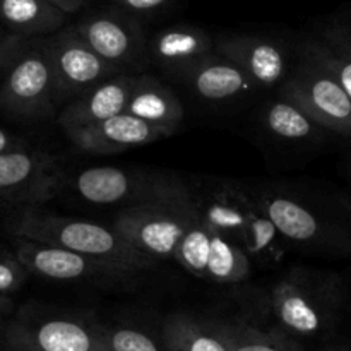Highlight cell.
<instances>
[{
  "instance_id": "22",
  "label": "cell",
  "mask_w": 351,
  "mask_h": 351,
  "mask_svg": "<svg viewBox=\"0 0 351 351\" xmlns=\"http://www.w3.org/2000/svg\"><path fill=\"white\" fill-rule=\"evenodd\" d=\"M165 345L170 351H230L213 322L189 314H171L163 324Z\"/></svg>"
},
{
  "instance_id": "31",
  "label": "cell",
  "mask_w": 351,
  "mask_h": 351,
  "mask_svg": "<svg viewBox=\"0 0 351 351\" xmlns=\"http://www.w3.org/2000/svg\"><path fill=\"white\" fill-rule=\"evenodd\" d=\"M26 41L27 40L9 33V31H0V74L7 71L10 62L16 58V55L19 53Z\"/></svg>"
},
{
  "instance_id": "28",
  "label": "cell",
  "mask_w": 351,
  "mask_h": 351,
  "mask_svg": "<svg viewBox=\"0 0 351 351\" xmlns=\"http://www.w3.org/2000/svg\"><path fill=\"white\" fill-rule=\"evenodd\" d=\"M27 269L19 263L16 254L0 249V295L10 297L19 291L27 280Z\"/></svg>"
},
{
  "instance_id": "14",
  "label": "cell",
  "mask_w": 351,
  "mask_h": 351,
  "mask_svg": "<svg viewBox=\"0 0 351 351\" xmlns=\"http://www.w3.org/2000/svg\"><path fill=\"white\" fill-rule=\"evenodd\" d=\"M215 51L242 67L259 88H278L290 75V53L281 41L261 34H221Z\"/></svg>"
},
{
  "instance_id": "27",
  "label": "cell",
  "mask_w": 351,
  "mask_h": 351,
  "mask_svg": "<svg viewBox=\"0 0 351 351\" xmlns=\"http://www.w3.org/2000/svg\"><path fill=\"white\" fill-rule=\"evenodd\" d=\"M300 53L307 55L329 72H332L351 98V57L339 53L322 40H307L300 47Z\"/></svg>"
},
{
  "instance_id": "13",
  "label": "cell",
  "mask_w": 351,
  "mask_h": 351,
  "mask_svg": "<svg viewBox=\"0 0 351 351\" xmlns=\"http://www.w3.org/2000/svg\"><path fill=\"white\" fill-rule=\"evenodd\" d=\"M185 184L189 204L195 219L242 245L247 219L254 202L249 189L215 178Z\"/></svg>"
},
{
  "instance_id": "9",
  "label": "cell",
  "mask_w": 351,
  "mask_h": 351,
  "mask_svg": "<svg viewBox=\"0 0 351 351\" xmlns=\"http://www.w3.org/2000/svg\"><path fill=\"white\" fill-rule=\"evenodd\" d=\"M0 345L27 351H103L96 324L21 311L0 331Z\"/></svg>"
},
{
  "instance_id": "7",
  "label": "cell",
  "mask_w": 351,
  "mask_h": 351,
  "mask_svg": "<svg viewBox=\"0 0 351 351\" xmlns=\"http://www.w3.org/2000/svg\"><path fill=\"white\" fill-rule=\"evenodd\" d=\"M69 184L75 195L89 204H125V208H129L171 197L180 187L182 178L141 173L115 167H93L79 171L72 180H67Z\"/></svg>"
},
{
  "instance_id": "20",
  "label": "cell",
  "mask_w": 351,
  "mask_h": 351,
  "mask_svg": "<svg viewBox=\"0 0 351 351\" xmlns=\"http://www.w3.org/2000/svg\"><path fill=\"white\" fill-rule=\"evenodd\" d=\"M201 99L211 103L232 101L257 89L254 79L235 62L215 51L185 81Z\"/></svg>"
},
{
  "instance_id": "35",
  "label": "cell",
  "mask_w": 351,
  "mask_h": 351,
  "mask_svg": "<svg viewBox=\"0 0 351 351\" xmlns=\"http://www.w3.org/2000/svg\"><path fill=\"white\" fill-rule=\"evenodd\" d=\"M2 346V345H0ZM2 351H27V350H19V348H9V346H2Z\"/></svg>"
},
{
  "instance_id": "30",
  "label": "cell",
  "mask_w": 351,
  "mask_h": 351,
  "mask_svg": "<svg viewBox=\"0 0 351 351\" xmlns=\"http://www.w3.org/2000/svg\"><path fill=\"white\" fill-rule=\"evenodd\" d=\"M321 40L339 53L351 57V19L338 21L326 27Z\"/></svg>"
},
{
  "instance_id": "3",
  "label": "cell",
  "mask_w": 351,
  "mask_h": 351,
  "mask_svg": "<svg viewBox=\"0 0 351 351\" xmlns=\"http://www.w3.org/2000/svg\"><path fill=\"white\" fill-rule=\"evenodd\" d=\"M194 218L189 204L187 184L182 180L171 197L123 208L117 215L112 228L134 249L160 263L175 261L185 230Z\"/></svg>"
},
{
  "instance_id": "6",
  "label": "cell",
  "mask_w": 351,
  "mask_h": 351,
  "mask_svg": "<svg viewBox=\"0 0 351 351\" xmlns=\"http://www.w3.org/2000/svg\"><path fill=\"white\" fill-rule=\"evenodd\" d=\"M71 24L88 47L122 72L141 69L147 62L149 38L143 21L117 7L93 9Z\"/></svg>"
},
{
  "instance_id": "29",
  "label": "cell",
  "mask_w": 351,
  "mask_h": 351,
  "mask_svg": "<svg viewBox=\"0 0 351 351\" xmlns=\"http://www.w3.org/2000/svg\"><path fill=\"white\" fill-rule=\"evenodd\" d=\"M173 2L175 0H105L106 5L117 7V9L137 17V19L161 14L168 7H171Z\"/></svg>"
},
{
  "instance_id": "24",
  "label": "cell",
  "mask_w": 351,
  "mask_h": 351,
  "mask_svg": "<svg viewBox=\"0 0 351 351\" xmlns=\"http://www.w3.org/2000/svg\"><path fill=\"white\" fill-rule=\"evenodd\" d=\"M264 123L273 136L291 143L312 139L324 130L307 112L281 95L264 110Z\"/></svg>"
},
{
  "instance_id": "26",
  "label": "cell",
  "mask_w": 351,
  "mask_h": 351,
  "mask_svg": "<svg viewBox=\"0 0 351 351\" xmlns=\"http://www.w3.org/2000/svg\"><path fill=\"white\" fill-rule=\"evenodd\" d=\"M103 351H163L144 331L125 326L96 324Z\"/></svg>"
},
{
  "instance_id": "2",
  "label": "cell",
  "mask_w": 351,
  "mask_h": 351,
  "mask_svg": "<svg viewBox=\"0 0 351 351\" xmlns=\"http://www.w3.org/2000/svg\"><path fill=\"white\" fill-rule=\"evenodd\" d=\"M341 302L339 281L315 271L293 267L273 288L271 305L285 331L317 336L329 328Z\"/></svg>"
},
{
  "instance_id": "8",
  "label": "cell",
  "mask_w": 351,
  "mask_h": 351,
  "mask_svg": "<svg viewBox=\"0 0 351 351\" xmlns=\"http://www.w3.org/2000/svg\"><path fill=\"white\" fill-rule=\"evenodd\" d=\"M175 261L192 276L219 285L242 283L252 271V261L242 245L197 219L185 230Z\"/></svg>"
},
{
  "instance_id": "33",
  "label": "cell",
  "mask_w": 351,
  "mask_h": 351,
  "mask_svg": "<svg viewBox=\"0 0 351 351\" xmlns=\"http://www.w3.org/2000/svg\"><path fill=\"white\" fill-rule=\"evenodd\" d=\"M17 147H24L23 141L14 137L12 134H9L7 130L0 129V154L7 153V151L17 149Z\"/></svg>"
},
{
  "instance_id": "10",
  "label": "cell",
  "mask_w": 351,
  "mask_h": 351,
  "mask_svg": "<svg viewBox=\"0 0 351 351\" xmlns=\"http://www.w3.org/2000/svg\"><path fill=\"white\" fill-rule=\"evenodd\" d=\"M51 71L58 105L71 103L122 71L103 60L74 31L72 24L51 36L43 38Z\"/></svg>"
},
{
  "instance_id": "16",
  "label": "cell",
  "mask_w": 351,
  "mask_h": 351,
  "mask_svg": "<svg viewBox=\"0 0 351 351\" xmlns=\"http://www.w3.org/2000/svg\"><path fill=\"white\" fill-rule=\"evenodd\" d=\"M136 75L129 72L117 74L67 103L58 115V125L65 136L125 112Z\"/></svg>"
},
{
  "instance_id": "25",
  "label": "cell",
  "mask_w": 351,
  "mask_h": 351,
  "mask_svg": "<svg viewBox=\"0 0 351 351\" xmlns=\"http://www.w3.org/2000/svg\"><path fill=\"white\" fill-rule=\"evenodd\" d=\"M230 351H293L290 343L278 332L261 331L239 321L213 322Z\"/></svg>"
},
{
  "instance_id": "34",
  "label": "cell",
  "mask_w": 351,
  "mask_h": 351,
  "mask_svg": "<svg viewBox=\"0 0 351 351\" xmlns=\"http://www.w3.org/2000/svg\"><path fill=\"white\" fill-rule=\"evenodd\" d=\"M10 315H12V302L5 295H0V331L9 322Z\"/></svg>"
},
{
  "instance_id": "17",
  "label": "cell",
  "mask_w": 351,
  "mask_h": 351,
  "mask_svg": "<svg viewBox=\"0 0 351 351\" xmlns=\"http://www.w3.org/2000/svg\"><path fill=\"white\" fill-rule=\"evenodd\" d=\"M167 134L151 123L123 112L96 125L69 134L67 139L77 149L91 154H113L165 139Z\"/></svg>"
},
{
  "instance_id": "5",
  "label": "cell",
  "mask_w": 351,
  "mask_h": 351,
  "mask_svg": "<svg viewBox=\"0 0 351 351\" xmlns=\"http://www.w3.org/2000/svg\"><path fill=\"white\" fill-rule=\"evenodd\" d=\"M280 95L300 106L324 130L351 134V98L332 72L307 55L293 65Z\"/></svg>"
},
{
  "instance_id": "21",
  "label": "cell",
  "mask_w": 351,
  "mask_h": 351,
  "mask_svg": "<svg viewBox=\"0 0 351 351\" xmlns=\"http://www.w3.org/2000/svg\"><path fill=\"white\" fill-rule=\"evenodd\" d=\"M69 14L48 0H0V23L24 40L48 38L64 29Z\"/></svg>"
},
{
  "instance_id": "12",
  "label": "cell",
  "mask_w": 351,
  "mask_h": 351,
  "mask_svg": "<svg viewBox=\"0 0 351 351\" xmlns=\"http://www.w3.org/2000/svg\"><path fill=\"white\" fill-rule=\"evenodd\" d=\"M12 252L29 274L53 281H95L113 283L125 281L136 273L115 264L103 263L81 256L62 247L31 242L26 239H14Z\"/></svg>"
},
{
  "instance_id": "15",
  "label": "cell",
  "mask_w": 351,
  "mask_h": 351,
  "mask_svg": "<svg viewBox=\"0 0 351 351\" xmlns=\"http://www.w3.org/2000/svg\"><path fill=\"white\" fill-rule=\"evenodd\" d=\"M215 53V40L206 29L191 24H175L158 31L147 45V62L165 75L184 82Z\"/></svg>"
},
{
  "instance_id": "11",
  "label": "cell",
  "mask_w": 351,
  "mask_h": 351,
  "mask_svg": "<svg viewBox=\"0 0 351 351\" xmlns=\"http://www.w3.org/2000/svg\"><path fill=\"white\" fill-rule=\"evenodd\" d=\"M67 175L50 153L27 147L0 154V199L17 206H38L67 187Z\"/></svg>"
},
{
  "instance_id": "23",
  "label": "cell",
  "mask_w": 351,
  "mask_h": 351,
  "mask_svg": "<svg viewBox=\"0 0 351 351\" xmlns=\"http://www.w3.org/2000/svg\"><path fill=\"white\" fill-rule=\"evenodd\" d=\"M285 243H287V240L281 235L280 230L274 226V223L267 218L266 213L254 201L249 213V219H247L242 243L249 259L257 261L263 266H276L283 261L285 252H287Z\"/></svg>"
},
{
  "instance_id": "18",
  "label": "cell",
  "mask_w": 351,
  "mask_h": 351,
  "mask_svg": "<svg viewBox=\"0 0 351 351\" xmlns=\"http://www.w3.org/2000/svg\"><path fill=\"white\" fill-rule=\"evenodd\" d=\"M250 194L287 242L312 245L329 233V228L308 206L288 194L276 191H250Z\"/></svg>"
},
{
  "instance_id": "32",
  "label": "cell",
  "mask_w": 351,
  "mask_h": 351,
  "mask_svg": "<svg viewBox=\"0 0 351 351\" xmlns=\"http://www.w3.org/2000/svg\"><path fill=\"white\" fill-rule=\"evenodd\" d=\"M48 2L57 5L64 12H67L69 16H72V14H77L81 10H84L91 3V0H48Z\"/></svg>"
},
{
  "instance_id": "1",
  "label": "cell",
  "mask_w": 351,
  "mask_h": 351,
  "mask_svg": "<svg viewBox=\"0 0 351 351\" xmlns=\"http://www.w3.org/2000/svg\"><path fill=\"white\" fill-rule=\"evenodd\" d=\"M7 228L14 239L62 247L91 259L115 264L132 273H141L158 266V261L134 249L113 228L43 211L36 206L17 209L10 216Z\"/></svg>"
},
{
  "instance_id": "19",
  "label": "cell",
  "mask_w": 351,
  "mask_h": 351,
  "mask_svg": "<svg viewBox=\"0 0 351 351\" xmlns=\"http://www.w3.org/2000/svg\"><path fill=\"white\" fill-rule=\"evenodd\" d=\"M125 112L160 129L167 137L173 136L184 122V106L177 93L149 74L136 75Z\"/></svg>"
},
{
  "instance_id": "4",
  "label": "cell",
  "mask_w": 351,
  "mask_h": 351,
  "mask_svg": "<svg viewBox=\"0 0 351 351\" xmlns=\"http://www.w3.org/2000/svg\"><path fill=\"white\" fill-rule=\"evenodd\" d=\"M58 106L53 71L43 38L27 40L0 84V112L17 120H45Z\"/></svg>"
}]
</instances>
